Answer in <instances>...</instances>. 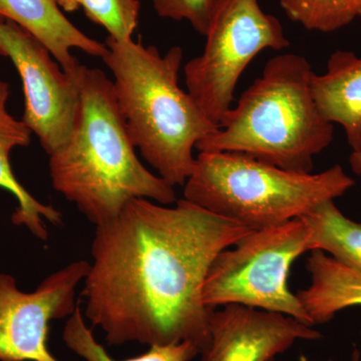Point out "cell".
I'll return each instance as SVG.
<instances>
[{
    "label": "cell",
    "mask_w": 361,
    "mask_h": 361,
    "mask_svg": "<svg viewBox=\"0 0 361 361\" xmlns=\"http://www.w3.org/2000/svg\"><path fill=\"white\" fill-rule=\"evenodd\" d=\"M59 6L68 13H73L80 8V0H56Z\"/></svg>",
    "instance_id": "21"
},
{
    "label": "cell",
    "mask_w": 361,
    "mask_h": 361,
    "mask_svg": "<svg viewBox=\"0 0 361 361\" xmlns=\"http://www.w3.org/2000/svg\"><path fill=\"white\" fill-rule=\"evenodd\" d=\"M63 337L68 348L87 361H118L111 358L94 339L78 305L66 323ZM198 355L200 350L195 344L184 341L171 345L151 346L144 355L123 361H191Z\"/></svg>",
    "instance_id": "16"
},
{
    "label": "cell",
    "mask_w": 361,
    "mask_h": 361,
    "mask_svg": "<svg viewBox=\"0 0 361 361\" xmlns=\"http://www.w3.org/2000/svg\"><path fill=\"white\" fill-rule=\"evenodd\" d=\"M353 11H355L356 18H361V0H349Z\"/></svg>",
    "instance_id": "22"
},
{
    "label": "cell",
    "mask_w": 361,
    "mask_h": 361,
    "mask_svg": "<svg viewBox=\"0 0 361 361\" xmlns=\"http://www.w3.org/2000/svg\"><path fill=\"white\" fill-rule=\"evenodd\" d=\"M314 71L301 54L270 59L221 121L197 144L199 152H236L284 170L311 173L314 158L334 141V125L311 90Z\"/></svg>",
    "instance_id": "4"
},
{
    "label": "cell",
    "mask_w": 361,
    "mask_h": 361,
    "mask_svg": "<svg viewBox=\"0 0 361 361\" xmlns=\"http://www.w3.org/2000/svg\"><path fill=\"white\" fill-rule=\"evenodd\" d=\"M0 16L39 39L71 75L80 65L71 49L101 59L108 52L106 44L90 39L66 18L56 0H0Z\"/></svg>",
    "instance_id": "11"
},
{
    "label": "cell",
    "mask_w": 361,
    "mask_h": 361,
    "mask_svg": "<svg viewBox=\"0 0 361 361\" xmlns=\"http://www.w3.org/2000/svg\"><path fill=\"white\" fill-rule=\"evenodd\" d=\"M310 286L296 295L313 325L331 322L341 310L361 306V272L341 264L325 252H311L306 261Z\"/></svg>",
    "instance_id": "14"
},
{
    "label": "cell",
    "mask_w": 361,
    "mask_h": 361,
    "mask_svg": "<svg viewBox=\"0 0 361 361\" xmlns=\"http://www.w3.org/2000/svg\"><path fill=\"white\" fill-rule=\"evenodd\" d=\"M310 240L304 218L249 232L214 259L204 283L203 303L210 310L239 304L314 326L288 285L293 263L311 252Z\"/></svg>",
    "instance_id": "6"
},
{
    "label": "cell",
    "mask_w": 361,
    "mask_h": 361,
    "mask_svg": "<svg viewBox=\"0 0 361 361\" xmlns=\"http://www.w3.org/2000/svg\"><path fill=\"white\" fill-rule=\"evenodd\" d=\"M209 329L200 361H273L296 341L322 337L290 316L239 304L211 310Z\"/></svg>",
    "instance_id": "10"
},
{
    "label": "cell",
    "mask_w": 361,
    "mask_h": 361,
    "mask_svg": "<svg viewBox=\"0 0 361 361\" xmlns=\"http://www.w3.org/2000/svg\"><path fill=\"white\" fill-rule=\"evenodd\" d=\"M103 61L114 75L118 110L135 148L171 186H184L193 171V149L219 129L180 89L183 49L161 54L132 39L108 37Z\"/></svg>",
    "instance_id": "3"
},
{
    "label": "cell",
    "mask_w": 361,
    "mask_h": 361,
    "mask_svg": "<svg viewBox=\"0 0 361 361\" xmlns=\"http://www.w3.org/2000/svg\"><path fill=\"white\" fill-rule=\"evenodd\" d=\"M349 164H350L353 172L361 177V151L351 153L350 157H349Z\"/></svg>",
    "instance_id": "20"
},
{
    "label": "cell",
    "mask_w": 361,
    "mask_h": 361,
    "mask_svg": "<svg viewBox=\"0 0 361 361\" xmlns=\"http://www.w3.org/2000/svg\"><path fill=\"white\" fill-rule=\"evenodd\" d=\"M11 90L6 82H0V188L13 194L18 205L13 214L14 225L25 226L37 238L47 241L49 233L44 219L54 226L63 224V215L51 205L37 201L18 182L11 170L9 155L16 147L30 144L32 130L23 122L13 118L6 104Z\"/></svg>",
    "instance_id": "13"
},
{
    "label": "cell",
    "mask_w": 361,
    "mask_h": 361,
    "mask_svg": "<svg viewBox=\"0 0 361 361\" xmlns=\"http://www.w3.org/2000/svg\"><path fill=\"white\" fill-rule=\"evenodd\" d=\"M201 56L185 66L188 92L219 127L232 108L240 78L265 49L290 45L281 23L261 8L259 0H218Z\"/></svg>",
    "instance_id": "7"
},
{
    "label": "cell",
    "mask_w": 361,
    "mask_h": 361,
    "mask_svg": "<svg viewBox=\"0 0 361 361\" xmlns=\"http://www.w3.org/2000/svg\"><path fill=\"white\" fill-rule=\"evenodd\" d=\"M0 56L13 61L25 92L23 122L39 137L47 155L70 139L80 110L75 73L61 71L39 39L0 16Z\"/></svg>",
    "instance_id": "8"
},
{
    "label": "cell",
    "mask_w": 361,
    "mask_h": 361,
    "mask_svg": "<svg viewBox=\"0 0 361 361\" xmlns=\"http://www.w3.org/2000/svg\"><path fill=\"white\" fill-rule=\"evenodd\" d=\"M341 165L284 170L236 152H200L184 185L186 200L252 231L302 218L355 186Z\"/></svg>",
    "instance_id": "5"
},
{
    "label": "cell",
    "mask_w": 361,
    "mask_h": 361,
    "mask_svg": "<svg viewBox=\"0 0 361 361\" xmlns=\"http://www.w3.org/2000/svg\"><path fill=\"white\" fill-rule=\"evenodd\" d=\"M311 90L322 116L341 126L353 152L361 151V56L334 51L324 73H313Z\"/></svg>",
    "instance_id": "12"
},
{
    "label": "cell",
    "mask_w": 361,
    "mask_h": 361,
    "mask_svg": "<svg viewBox=\"0 0 361 361\" xmlns=\"http://www.w3.org/2000/svg\"><path fill=\"white\" fill-rule=\"evenodd\" d=\"M75 75L80 110L70 139L49 155L54 190L97 227L115 220L133 199L176 203L174 187L135 155L113 82L99 68L82 65Z\"/></svg>",
    "instance_id": "2"
},
{
    "label": "cell",
    "mask_w": 361,
    "mask_h": 361,
    "mask_svg": "<svg viewBox=\"0 0 361 361\" xmlns=\"http://www.w3.org/2000/svg\"><path fill=\"white\" fill-rule=\"evenodd\" d=\"M218 0H152L160 18L187 20L197 32L205 37Z\"/></svg>",
    "instance_id": "19"
},
{
    "label": "cell",
    "mask_w": 361,
    "mask_h": 361,
    "mask_svg": "<svg viewBox=\"0 0 361 361\" xmlns=\"http://www.w3.org/2000/svg\"><path fill=\"white\" fill-rule=\"evenodd\" d=\"M353 361H360V353H358L357 350H355V353H353Z\"/></svg>",
    "instance_id": "23"
},
{
    "label": "cell",
    "mask_w": 361,
    "mask_h": 361,
    "mask_svg": "<svg viewBox=\"0 0 361 361\" xmlns=\"http://www.w3.org/2000/svg\"><path fill=\"white\" fill-rule=\"evenodd\" d=\"M279 4L292 21L311 32H337L356 18L349 0H279Z\"/></svg>",
    "instance_id": "17"
},
{
    "label": "cell",
    "mask_w": 361,
    "mask_h": 361,
    "mask_svg": "<svg viewBox=\"0 0 361 361\" xmlns=\"http://www.w3.org/2000/svg\"><path fill=\"white\" fill-rule=\"evenodd\" d=\"M90 263L75 261L52 273L32 293L0 274V361H59L47 346L49 322L77 310L75 289Z\"/></svg>",
    "instance_id": "9"
},
{
    "label": "cell",
    "mask_w": 361,
    "mask_h": 361,
    "mask_svg": "<svg viewBox=\"0 0 361 361\" xmlns=\"http://www.w3.org/2000/svg\"><path fill=\"white\" fill-rule=\"evenodd\" d=\"M252 230L182 199L176 206L133 199L97 226L85 278V316L110 345L209 341L202 299L214 259Z\"/></svg>",
    "instance_id": "1"
},
{
    "label": "cell",
    "mask_w": 361,
    "mask_h": 361,
    "mask_svg": "<svg viewBox=\"0 0 361 361\" xmlns=\"http://www.w3.org/2000/svg\"><path fill=\"white\" fill-rule=\"evenodd\" d=\"M310 226L311 252H325L341 264L361 272V224L348 219L334 201H326L304 216Z\"/></svg>",
    "instance_id": "15"
},
{
    "label": "cell",
    "mask_w": 361,
    "mask_h": 361,
    "mask_svg": "<svg viewBox=\"0 0 361 361\" xmlns=\"http://www.w3.org/2000/svg\"><path fill=\"white\" fill-rule=\"evenodd\" d=\"M80 7L90 21L103 26L115 40L132 39L139 25V0H80Z\"/></svg>",
    "instance_id": "18"
}]
</instances>
